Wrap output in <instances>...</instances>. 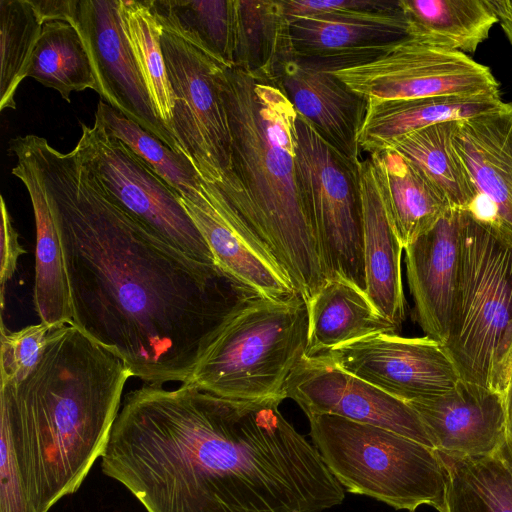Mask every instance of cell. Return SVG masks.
<instances>
[{
  "label": "cell",
  "instance_id": "cell-16",
  "mask_svg": "<svg viewBox=\"0 0 512 512\" xmlns=\"http://www.w3.org/2000/svg\"><path fill=\"white\" fill-rule=\"evenodd\" d=\"M180 202L211 250L217 266L244 291L284 299L295 289L267 248L214 185L197 202Z\"/></svg>",
  "mask_w": 512,
  "mask_h": 512
},
{
  "label": "cell",
  "instance_id": "cell-38",
  "mask_svg": "<svg viewBox=\"0 0 512 512\" xmlns=\"http://www.w3.org/2000/svg\"><path fill=\"white\" fill-rule=\"evenodd\" d=\"M1 207V228H0V281H1V302H4V286L17 270L18 259L26 253L21 246L18 233L15 230L11 216L4 198L0 197Z\"/></svg>",
  "mask_w": 512,
  "mask_h": 512
},
{
  "label": "cell",
  "instance_id": "cell-9",
  "mask_svg": "<svg viewBox=\"0 0 512 512\" xmlns=\"http://www.w3.org/2000/svg\"><path fill=\"white\" fill-rule=\"evenodd\" d=\"M74 148L105 194L169 244L209 265L215 259L203 236L182 206L180 195L123 141L112 135L99 117L92 126L81 123Z\"/></svg>",
  "mask_w": 512,
  "mask_h": 512
},
{
  "label": "cell",
  "instance_id": "cell-18",
  "mask_svg": "<svg viewBox=\"0 0 512 512\" xmlns=\"http://www.w3.org/2000/svg\"><path fill=\"white\" fill-rule=\"evenodd\" d=\"M462 210L451 207L405 250L414 318L425 336L447 338L461 254Z\"/></svg>",
  "mask_w": 512,
  "mask_h": 512
},
{
  "label": "cell",
  "instance_id": "cell-23",
  "mask_svg": "<svg viewBox=\"0 0 512 512\" xmlns=\"http://www.w3.org/2000/svg\"><path fill=\"white\" fill-rule=\"evenodd\" d=\"M389 223L406 248L452 207L443 192L392 148L369 155Z\"/></svg>",
  "mask_w": 512,
  "mask_h": 512
},
{
  "label": "cell",
  "instance_id": "cell-2",
  "mask_svg": "<svg viewBox=\"0 0 512 512\" xmlns=\"http://www.w3.org/2000/svg\"><path fill=\"white\" fill-rule=\"evenodd\" d=\"M280 399L233 400L190 384L123 399L102 472L146 512H322L342 485Z\"/></svg>",
  "mask_w": 512,
  "mask_h": 512
},
{
  "label": "cell",
  "instance_id": "cell-6",
  "mask_svg": "<svg viewBox=\"0 0 512 512\" xmlns=\"http://www.w3.org/2000/svg\"><path fill=\"white\" fill-rule=\"evenodd\" d=\"M442 345L462 380L503 394L512 370V245L463 210L459 276Z\"/></svg>",
  "mask_w": 512,
  "mask_h": 512
},
{
  "label": "cell",
  "instance_id": "cell-37",
  "mask_svg": "<svg viewBox=\"0 0 512 512\" xmlns=\"http://www.w3.org/2000/svg\"><path fill=\"white\" fill-rule=\"evenodd\" d=\"M288 18L338 13H387L401 9L400 0H281Z\"/></svg>",
  "mask_w": 512,
  "mask_h": 512
},
{
  "label": "cell",
  "instance_id": "cell-4",
  "mask_svg": "<svg viewBox=\"0 0 512 512\" xmlns=\"http://www.w3.org/2000/svg\"><path fill=\"white\" fill-rule=\"evenodd\" d=\"M217 83L231 138L219 190L308 301L328 279L298 182L297 113L274 79L221 65Z\"/></svg>",
  "mask_w": 512,
  "mask_h": 512
},
{
  "label": "cell",
  "instance_id": "cell-25",
  "mask_svg": "<svg viewBox=\"0 0 512 512\" xmlns=\"http://www.w3.org/2000/svg\"><path fill=\"white\" fill-rule=\"evenodd\" d=\"M306 302V357L317 356L369 336L399 332L377 311L363 290L342 278L328 280Z\"/></svg>",
  "mask_w": 512,
  "mask_h": 512
},
{
  "label": "cell",
  "instance_id": "cell-24",
  "mask_svg": "<svg viewBox=\"0 0 512 512\" xmlns=\"http://www.w3.org/2000/svg\"><path fill=\"white\" fill-rule=\"evenodd\" d=\"M12 174L29 194L36 228L33 301L40 322L52 328L72 325V307L65 257L44 188L27 160L15 156Z\"/></svg>",
  "mask_w": 512,
  "mask_h": 512
},
{
  "label": "cell",
  "instance_id": "cell-19",
  "mask_svg": "<svg viewBox=\"0 0 512 512\" xmlns=\"http://www.w3.org/2000/svg\"><path fill=\"white\" fill-rule=\"evenodd\" d=\"M407 403L442 455H489L506 439L503 394L478 384L461 379L445 394Z\"/></svg>",
  "mask_w": 512,
  "mask_h": 512
},
{
  "label": "cell",
  "instance_id": "cell-10",
  "mask_svg": "<svg viewBox=\"0 0 512 512\" xmlns=\"http://www.w3.org/2000/svg\"><path fill=\"white\" fill-rule=\"evenodd\" d=\"M161 47L173 93L171 129L201 178L221 189L231 172V138L217 72L222 64L162 31Z\"/></svg>",
  "mask_w": 512,
  "mask_h": 512
},
{
  "label": "cell",
  "instance_id": "cell-5",
  "mask_svg": "<svg viewBox=\"0 0 512 512\" xmlns=\"http://www.w3.org/2000/svg\"><path fill=\"white\" fill-rule=\"evenodd\" d=\"M307 302L242 296L227 314L185 384L233 400L286 399L289 376L305 356Z\"/></svg>",
  "mask_w": 512,
  "mask_h": 512
},
{
  "label": "cell",
  "instance_id": "cell-32",
  "mask_svg": "<svg viewBox=\"0 0 512 512\" xmlns=\"http://www.w3.org/2000/svg\"><path fill=\"white\" fill-rule=\"evenodd\" d=\"M107 130L141 157L172 189L190 202L204 195L207 183L190 160L165 145L140 125L100 100L95 112Z\"/></svg>",
  "mask_w": 512,
  "mask_h": 512
},
{
  "label": "cell",
  "instance_id": "cell-21",
  "mask_svg": "<svg viewBox=\"0 0 512 512\" xmlns=\"http://www.w3.org/2000/svg\"><path fill=\"white\" fill-rule=\"evenodd\" d=\"M358 170L363 212L365 293L377 311L400 331L406 319L401 270L404 249L387 218L369 157L359 162Z\"/></svg>",
  "mask_w": 512,
  "mask_h": 512
},
{
  "label": "cell",
  "instance_id": "cell-26",
  "mask_svg": "<svg viewBox=\"0 0 512 512\" xmlns=\"http://www.w3.org/2000/svg\"><path fill=\"white\" fill-rule=\"evenodd\" d=\"M232 67L275 80L294 57L289 18L281 0H234Z\"/></svg>",
  "mask_w": 512,
  "mask_h": 512
},
{
  "label": "cell",
  "instance_id": "cell-39",
  "mask_svg": "<svg viewBox=\"0 0 512 512\" xmlns=\"http://www.w3.org/2000/svg\"><path fill=\"white\" fill-rule=\"evenodd\" d=\"M42 23L67 22L77 28L79 0H29Z\"/></svg>",
  "mask_w": 512,
  "mask_h": 512
},
{
  "label": "cell",
  "instance_id": "cell-1",
  "mask_svg": "<svg viewBox=\"0 0 512 512\" xmlns=\"http://www.w3.org/2000/svg\"><path fill=\"white\" fill-rule=\"evenodd\" d=\"M8 152L36 172L61 240L73 324L148 385L186 383L215 331L249 294L114 203L76 151L18 136Z\"/></svg>",
  "mask_w": 512,
  "mask_h": 512
},
{
  "label": "cell",
  "instance_id": "cell-13",
  "mask_svg": "<svg viewBox=\"0 0 512 512\" xmlns=\"http://www.w3.org/2000/svg\"><path fill=\"white\" fill-rule=\"evenodd\" d=\"M285 396L294 400L308 418L339 416L434 448L420 416L407 402L342 370L322 355L300 360L287 380Z\"/></svg>",
  "mask_w": 512,
  "mask_h": 512
},
{
  "label": "cell",
  "instance_id": "cell-31",
  "mask_svg": "<svg viewBox=\"0 0 512 512\" xmlns=\"http://www.w3.org/2000/svg\"><path fill=\"white\" fill-rule=\"evenodd\" d=\"M458 121H448L413 131L389 148L415 165L447 197L464 210L474 196L469 173L454 143Z\"/></svg>",
  "mask_w": 512,
  "mask_h": 512
},
{
  "label": "cell",
  "instance_id": "cell-3",
  "mask_svg": "<svg viewBox=\"0 0 512 512\" xmlns=\"http://www.w3.org/2000/svg\"><path fill=\"white\" fill-rule=\"evenodd\" d=\"M132 375L124 362L74 325L54 328L35 369L0 385L28 499L48 512L75 493L108 444Z\"/></svg>",
  "mask_w": 512,
  "mask_h": 512
},
{
  "label": "cell",
  "instance_id": "cell-17",
  "mask_svg": "<svg viewBox=\"0 0 512 512\" xmlns=\"http://www.w3.org/2000/svg\"><path fill=\"white\" fill-rule=\"evenodd\" d=\"M294 57L321 61L332 72L372 60L408 35L402 8L289 18Z\"/></svg>",
  "mask_w": 512,
  "mask_h": 512
},
{
  "label": "cell",
  "instance_id": "cell-27",
  "mask_svg": "<svg viewBox=\"0 0 512 512\" xmlns=\"http://www.w3.org/2000/svg\"><path fill=\"white\" fill-rule=\"evenodd\" d=\"M440 455L446 470L444 512H512V444L507 439L489 455Z\"/></svg>",
  "mask_w": 512,
  "mask_h": 512
},
{
  "label": "cell",
  "instance_id": "cell-36",
  "mask_svg": "<svg viewBox=\"0 0 512 512\" xmlns=\"http://www.w3.org/2000/svg\"><path fill=\"white\" fill-rule=\"evenodd\" d=\"M0 512H35L23 483L7 423L0 419Z\"/></svg>",
  "mask_w": 512,
  "mask_h": 512
},
{
  "label": "cell",
  "instance_id": "cell-11",
  "mask_svg": "<svg viewBox=\"0 0 512 512\" xmlns=\"http://www.w3.org/2000/svg\"><path fill=\"white\" fill-rule=\"evenodd\" d=\"M372 100L499 94L490 69L465 53L431 46L408 34L367 62L332 72Z\"/></svg>",
  "mask_w": 512,
  "mask_h": 512
},
{
  "label": "cell",
  "instance_id": "cell-8",
  "mask_svg": "<svg viewBox=\"0 0 512 512\" xmlns=\"http://www.w3.org/2000/svg\"><path fill=\"white\" fill-rule=\"evenodd\" d=\"M296 166L327 279L342 278L366 290L363 212L358 164L297 115Z\"/></svg>",
  "mask_w": 512,
  "mask_h": 512
},
{
  "label": "cell",
  "instance_id": "cell-30",
  "mask_svg": "<svg viewBox=\"0 0 512 512\" xmlns=\"http://www.w3.org/2000/svg\"><path fill=\"white\" fill-rule=\"evenodd\" d=\"M27 77L58 91L67 102L75 91L92 89L100 93L84 39L79 30L67 22L44 23Z\"/></svg>",
  "mask_w": 512,
  "mask_h": 512
},
{
  "label": "cell",
  "instance_id": "cell-7",
  "mask_svg": "<svg viewBox=\"0 0 512 512\" xmlns=\"http://www.w3.org/2000/svg\"><path fill=\"white\" fill-rule=\"evenodd\" d=\"M312 444L350 493L414 512L428 505L444 512L446 470L439 452L374 425L334 415L308 418Z\"/></svg>",
  "mask_w": 512,
  "mask_h": 512
},
{
  "label": "cell",
  "instance_id": "cell-33",
  "mask_svg": "<svg viewBox=\"0 0 512 512\" xmlns=\"http://www.w3.org/2000/svg\"><path fill=\"white\" fill-rule=\"evenodd\" d=\"M121 11L129 42L152 103L159 118L172 132L173 93L161 47L163 29L146 0H121Z\"/></svg>",
  "mask_w": 512,
  "mask_h": 512
},
{
  "label": "cell",
  "instance_id": "cell-41",
  "mask_svg": "<svg viewBox=\"0 0 512 512\" xmlns=\"http://www.w3.org/2000/svg\"><path fill=\"white\" fill-rule=\"evenodd\" d=\"M506 439L512 443V370L503 392Z\"/></svg>",
  "mask_w": 512,
  "mask_h": 512
},
{
  "label": "cell",
  "instance_id": "cell-22",
  "mask_svg": "<svg viewBox=\"0 0 512 512\" xmlns=\"http://www.w3.org/2000/svg\"><path fill=\"white\" fill-rule=\"evenodd\" d=\"M500 94L444 95L406 100H372L358 135L360 150L369 155L389 148L401 137L438 123L461 121L507 110Z\"/></svg>",
  "mask_w": 512,
  "mask_h": 512
},
{
  "label": "cell",
  "instance_id": "cell-15",
  "mask_svg": "<svg viewBox=\"0 0 512 512\" xmlns=\"http://www.w3.org/2000/svg\"><path fill=\"white\" fill-rule=\"evenodd\" d=\"M454 143L474 190L463 211L512 245V107L458 121Z\"/></svg>",
  "mask_w": 512,
  "mask_h": 512
},
{
  "label": "cell",
  "instance_id": "cell-35",
  "mask_svg": "<svg viewBox=\"0 0 512 512\" xmlns=\"http://www.w3.org/2000/svg\"><path fill=\"white\" fill-rule=\"evenodd\" d=\"M45 323L9 331L1 322V383H19L37 366L45 351L50 331Z\"/></svg>",
  "mask_w": 512,
  "mask_h": 512
},
{
  "label": "cell",
  "instance_id": "cell-20",
  "mask_svg": "<svg viewBox=\"0 0 512 512\" xmlns=\"http://www.w3.org/2000/svg\"><path fill=\"white\" fill-rule=\"evenodd\" d=\"M275 80L297 115L350 161L358 164V135L368 99L348 88L332 72L293 57L279 67Z\"/></svg>",
  "mask_w": 512,
  "mask_h": 512
},
{
  "label": "cell",
  "instance_id": "cell-28",
  "mask_svg": "<svg viewBox=\"0 0 512 512\" xmlns=\"http://www.w3.org/2000/svg\"><path fill=\"white\" fill-rule=\"evenodd\" d=\"M408 34L438 48L473 53L498 22L485 0H400Z\"/></svg>",
  "mask_w": 512,
  "mask_h": 512
},
{
  "label": "cell",
  "instance_id": "cell-29",
  "mask_svg": "<svg viewBox=\"0 0 512 512\" xmlns=\"http://www.w3.org/2000/svg\"><path fill=\"white\" fill-rule=\"evenodd\" d=\"M162 29L232 66L234 0H146Z\"/></svg>",
  "mask_w": 512,
  "mask_h": 512
},
{
  "label": "cell",
  "instance_id": "cell-42",
  "mask_svg": "<svg viewBox=\"0 0 512 512\" xmlns=\"http://www.w3.org/2000/svg\"><path fill=\"white\" fill-rule=\"evenodd\" d=\"M511 443V442H510ZM512 444V443H511Z\"/></svg>",
  "mask_w": 512,
  "mask_h": 512
},
{
  "label": "cell",
  "instance_id": "cell-14",
  "mask_svg": "<svg viewBox=\"0 0 512 512\" xmlns=\"http://www.w3.org/2000/svg\"><path fill=\"white\" fill-rule=\"evenodd\" d=\"M77 29L90 54L104 102L185 155L152 103L126 33L121 0H79Z\"/></svg>",
  "mask_w": 512,
  "mask_h": 512
},
{
  "label": "cell",
  "instance_id": "cell-12",
  "mask_svg": "<svg viewBox=\"0 0 512 512\" xmlns=\"http://www.w3.org/2000/svg\"><path fill=\"white\" fill-rule=\"evenodd\" d=\"M320 355L405 402L445 394L461 380L443 345L428 336L378 334Z\"/></svg>",
  "mask_w": 512,
  "mask_h": 512
},
{
  "label": "cell",
  "instance_id": "cell-34",
  "mask_svg": "<svg viewBox=\"0 0 512 512\" xmlns=\"http://www.w3.org/2000/svg\"><path fill=\"white\" fill-rule=\"evenodd\" d=\"M43 23L29 0L0 1V110L15 109Z\"/></svg>",
  "mask_w": 512,
  "mask_h": 512
},
{
  "label": "cell",
  "instance_id": "cell-40",
  "mask_svg": "<svg viewBox=\"0 0 512 512\" xmlns=\"http://www.w3.org/2000/svg\"><path fill=\"white\" fill-rule=\"evenodd\" d=\"M512 45V0H485Z\"/></svg>",
  "mask_w": 512,
  "mask_h": 512
}]
</instances>
